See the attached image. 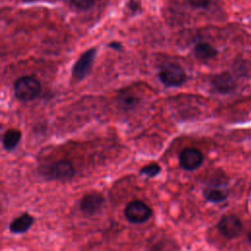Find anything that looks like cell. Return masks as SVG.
I'll return each instance as SVG.
<instances>
[{
  "mask_svg": "<svg viewBox=\"0 0 251 251\" xmlns=\"http://www.w3.org/2000/svg\"><path fill=\"white\" fill-rule=\"evenodd\" d=\"M41 175L47 180L69 181L75 176V169L71 162L60 160L44 167L41 170Z\"/></svg>",
  "mask_w": 251,
  "mask_h": 251,
  "instance_id": "obj_3",
  "label": "cell"
},
{
  "mask_svg": "<svg viewBox=\"0 0 251 251\" xmlns=\"http://www.w3.org/2000/svg\"><path fill=\"white\" fill-rule=\"evenodd\" d=\"M33 223H34V218L27 213H24L21 216L15 218L10 223L9 229L14 234H22L29 230Z\"/></svg>",
  "mask_w": 251,
  "mask_h": 251,
  "instance_id": "obj_11",
  "label": "cell"
},
{
  "mask_svg": "<svg viewBox=\"0 0 251 251\" xmlns=\"http://www.w3.org/2000/svg\"><path fill=\"white\" fill-rule=\"evenodd\" d=\"M2 130H3V126L0 125V139L2 138Z\"/></svg>",
  "mask_w": 251,
  "mask_h": 251,
  "instance_id": "obj_20",
  "label": "cell"
},
{
  "mask_svg": "<svg viewBox=\"0 0 251 251\" xmlns=\"http://www.w3.org/2000/svg\"><path fill=\"white\" fill-rule=\"evenodd\" d=\"M203 196L211 203H221L226 200L228 191L224 183H211L203 188Z\"/></svg>",
  "mask_w": 251,
  "mask_h": 251,
  "instance_id": "obj_10",
  "label": "cell"
},
{
  "mask_svg": "<svg viewBox=\"0 0 251 251\" xmlns=\"http://www.w3.org/2000/svg\"><path fill=\"white\" fill-rule=\"evenodd\" d=\"M108 46H109L110 48H112V49H114V50H118V51L122 50V47H123L120 42H116V41L110 42V43L108 44Z\"/></svg>",
  "mask_w": 251,
  "mask_h": 251,
  "instance_id": "obj_19",
  "label": "cell"
},
{
  "mask_svg": "<svg viewBox=\"0 0 251 251\" xmlns=\"http://www.w3.org/2000/svg\"><path fill=\"white\" fill-rule=\"evenodd\" d=\"M41 84L39 80L32 75L20 76L14 82L15 96L21 101H31L39 96Z\"/></svg>",
  "mask_w": 251,
  "mask_h": 251,
  "instance_id": "obj_1",
  "label": "cell"
},
{
  "mask_svg": "<svg viewBox=\"0 0 251 251\" xmlns=\"http://www.w3.org/2000/svg\"><path fill=\"white\" fill-rule=\"evenodd\" d=\"M104 201L105 199L101 193L96 191L90 192L81 198L79 202V209L81 213L87 217L94 216L101 211Z\"/></svg>",
  "mask_w": 251,
  "mask_h": 251,
  "instance_id": "obj_6",
  "label": "cell"
},
{
  "mask_svg": "<svg viewBox=\"0 0 251 251\" xmlns=\"http://www.w3.org/2000/svg\"><path fill=\"white\" fill-rule=\"evenodd\" d=\"M138 98L130 92H122L119 95V104L124 110H130L136 107L138 104Z\"/></svg>",
  "mask_w": 251,
  "mask_h": 251,
  "instance_id": "obj_14",
  "label": "cell"
},
{
  "mask_svg": "<svg viewBox=\"0 0 251 251\" xmlns=\"http://www.w3.org/2000/svg\"><path fill=\"white\" fill-rule=\"evenodd\" d=\"M194 56L201 61H207L217 56L218 50L208 42H198L193 49Z\"/></svg>",
  "mask_w": 251,
  "mask_h": 251,
  "instance_id": "obj_12",
  "label": "cell"
},
{
  "mask_svg": "<svg viewBox=\"0 0 251 251\" xmlns=\"http://www.w3.org/2000/svg\"><path fill=\"white\" fill-rule=\"evenodd\" d=\"M24 2H26V3H29V2H34V1H37V0H22Z\"/></svg>",
  "mask_w": 251,
  "mask_h": 251,
  "instance_id": "obj_21",
  "label": "cell"
},
{
  "mask_svg": "<svg viewBox=\"0 0 251 251\" xmlns=\"http://www.w3.org/2000/svg\"><path fill=\"white\" fill-rule=\"evenodd\" d=\"M125 216L132 224H142L151 218L152 210L143 201L133 200L126 205Z\"/></svg>",
  "mask_w": 251,
  "mask_h": 251,
  "instance_id": "obj_4",
  "label": "cell"
},
{
  "mask_svg": "<svg viewBox=\"0 0 251 251\" xmlns=\"http://www.w3.org/2000/svg\"><path fill=\"white\" fill-rule=\"evenodd\" d=\"M161 82L168 87H177L186 81V74L184 69L176 62L164 63L158 74Z\"/></svg>",
  "mask_w": 251,
  "mask_h": 251,
  "instance_id": "obj_2",
  "label": "cell"
},
{
  "mask_svg": "<svg viewBox=\"0 0 251 251\" xmlns=\"http://www.w3.org/2000/svg\"><path fill=\"white\" fill-rule=\"evenodd\" d=\"M96 48L92 47L79 56L72 69V75L74 78L76 80H82L89 75L96 57Z\"/></svg>",
  "mask_w": 251,
  "mask_h": 251,
  "instance_id": "obj_5",
  "label": "cell"
},
{
  "mask_svg": "<svg viewBox=\"0 0 251 251\" xmlns=\"http://www.w3.org/2000/svg\"><path fill=\"white\" fill-rule=\"evenodd\" d=\"M127 8L131 13H137L140 10V3L137 0H129L127 3Z\"/></svg>",
  "mask_w": 251,
  "mask_h": 251,
  "instance_id": "obj_18",
  "label": "cell"
},
{
  "mask_svg": "<svg viewBox=\"0 0 251 251\" xmlns=\"http://www.w3.org/2000/svg\"><path fill=\"white\" fill-rule=\"evenodd\" d=\"M210 82L212 87L217 92L222 94H227L233 91L236 86V83L232 75L227 72H224V73L213 75Z\"/></svg>",
  "mask_w": 251,
  "mask_h": 251,
  "instance_id": "obj_9",
  "label": "cell"
},
{
  "mask_svg": "<svg viewBox=\"0 0 251 251\" xmlns=\"http://www.w3.org/2000/svg\"><path fill=\"white\" fill-rule=\"evenodd\" d=\"M241 221L234 215H226L222 217L218 224L220 233L229 239L237 237L242 231Z\"/></svg>",
  "mask_w": 251,
  "mask_h": 251,
  "instance_id": "obj_7",
  "label": "cell"
},
{
  "mask_svg": "<svg viewBox=\"0 0 251 251\" xmlns=\"http://www.w3.org/2000/svg\"><path fill=\"white\" fill-rule=\"evenodd\" d=\"M161 172V167L157 164V163H151V164H148L147 166H144L139 174L141 176H146L148 177H154L156 176H158Z\"/></svg>",
  "mask_w": 251,
  "mask_h": 251,
  "instance_id": "obj_15",
  "label": "cell"
},
{
  "mask_svg": "<svg viewBox=\"0 0 251 251\" xmlns=\"http://www.w3.org/2000/svg\"><path fill=\"white\" fill-rule=\"evenodd\" d=\"M204 161L202 152L196 148H185L179 154V165L185 171L198 169Z\"/></svg>",
  "mask_w": 251,
  "mask_h": 251,
  "instance_id": "obj_8",
  "label": "cell"
},
{
  "mask_svg": "<svg viewBox=\"0 0 251 251\" xmlns=\"http://www.w3.org/2000/svg\"><path fill=\"white\" fill-rule=\"evenodd\" d=\"M212 0H187V2L194 8L205 9L211 4Z\"/></svg>",
  "mask_w": 251,
  "mask_h": 251,
  "instance_id": "obj_17",
  "label": "cell"
},
{
  "mask_svg": "<svg viewBox=\"0 0 251 251\" xmlns=\"http://www.w3.org/2000/svg\"><path fill=\"white\" fill-rule=\"evenodd\" d=\"M21 138H22V132L19 129L10 128L6 130L2 136L3 147L8 151L15 149L20 143Z\"/></svg>",
  "mask_w": 251,
  "mask_h": 251,
  "instance_id": "obj_13",
  "label": "cell"
},
{
  "mask_svg": "<svg viewBox=\"0 0 251 251\" xmlns=\"http://www.w3.org/2000/svg\"><path fill=\"white\" fill-rule=\"evenodd\" d=\"M248 240H249V242L251 243V231L248 233Z\"/></svg>",
  "mask_w": 251,
  "mask_h": 251,
  "instance_id": "obj_22",
  "label": "cell"
},
{
  "mask_svg": "<svg viewBox=\"0 0 251 251\" xmlns=\"http://www.w3.org/2000/svg\"><path fill=\"white\" fill-rule=\"evenodd\" d=\"M70 3L76 10L87 11L94 5L95 0H70Z\"/></svg>",
  "mask_w": 251,
  "mask_h": 251,
  "instance_id": "obj_16",
  "label": "cell"
}]
</instances>
